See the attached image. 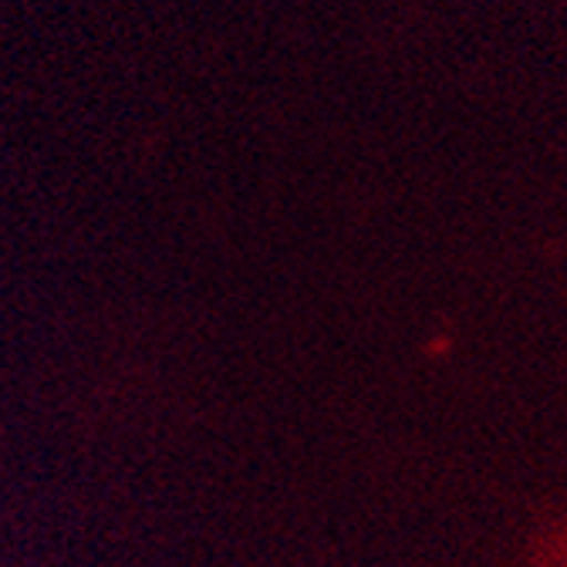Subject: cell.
I'll return each instance as SVG.
<instances>
[{
  "instance_id": "6da1fadb",
  "label": "cell",
  "mask_w": 567,
  "mask_h": 567,
  "mask_svg": "<svg viewBox=\"0 0 567 567\" xmlns=\"http://www.w3.org/2000/svg\"><path fill=\"white\" fill-rule=\"evenodd\" d=\"M527 567H567V514L537 534Z\"/></svg>"
}]
</instances>
